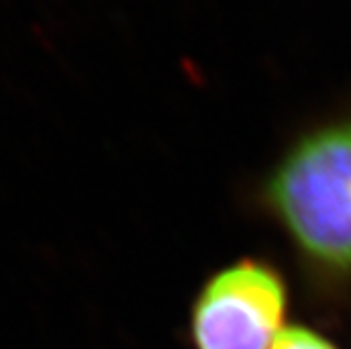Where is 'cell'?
Segmentation results:
<instances>
[{
    "label": "cell",
    "mask_w": 351,
    "mask_h": 349,
    "mask_svg": "<svg viewBox=\"0 0 351 349\" xmlns=\"http://www.w3.org/2000/svg\"><path fill=\"white\" fill-rule=\"evenodd\" d=\"M263 202L305 267L324 282L351 278V114L309 126L271 169Z\"/></svg>",
    "instance_id": "6da1fadb"
},
{
    "label": "cell",
    "mask_w": 351,
    "mask_h": 349,
    "mask_svg": "<svg viewBox=\"0 0 351 349\" xmlns=\"http://www.w3.org/2000/svg\"><path fill=\"white\" fill-rule=\"evenodd\" d=\"M286 287L267 263L242 259L215 274L191 311L196 349H271L284 330Z\"/></svg>",
    "instance_id": "7a4b0ae2"
},
{
    "label": "cell",
    "mask_w": 351,
    "mask_h": 349,
    "mask_svg": "<svg viewBox=\"0 0 351 349\" xmlns=\"http://www.w3.org/2000/svg\"><path fill=\"white\" fill-rule=\"evenodd\" d=\"M271 349H337L328 339L303 326L284 328Z\"/></svg>",
    "instance_id": "3957f363"
}]
</instances>
